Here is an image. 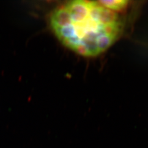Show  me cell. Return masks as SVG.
<instances>
[{
    "label": "cell",
    "instance_id": "6da1fadb",
    "mask_svg": "<svg viewBox=\"0 0 148 148\" xmlns=\"http://www.w3.org/2000/svg\"><path fill=\"white\" fill-rule=\"evenodd\" d=\"M49 25L64 47L87 58L105 52L121 35L123 23L116 13L98 1L74 0L51 13Z\"/></svg>",
    "mask_w": 148,
    "mask_h": 148
},
{
    "label": "cell",
    "instance_id": "7a4b0ae2",
    "mask_svg": "<svg viewBox=\"0 0 148 148\" xmlns=\"http://www.w3.org/2000/svg\"><path fill=\"white\" fill-rule=\"evenodd\" d=\"M98 2L108 10L115 13L124 11L127 8L130 2L127 0L99 1Z\"/></svg>",
    "mask_w": 148,
    "mask_h": 148
}]
</instances>
